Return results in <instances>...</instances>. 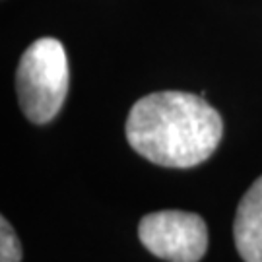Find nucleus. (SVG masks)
<instances>
[{
  "instance_id": "f257e3e1",
  "label": "nucleus",
  "mask_w": 262,
  "mask_h": 262,
  "mask_svg": "<svg viewBox=\"0 0 262 262\" xmlns=\"http://www.w3.org/2000/svg\"><path fill=\"white\" fill-rule=\"evenodd\" d=\"M224 134L220 113L204 97L158 92L138 99L126 119V140L142 158L187 169L206 161Z\"/></svg>"
},
{
  "instance_id": "f03ea898",
  "label": "nucleus",
  "mask_w": 262,
  "mask_h": 262,
  "mask_svg": "<svg viewBox=\"0 0 262 262\" xmlns=\"http://www.w3.org/2000/svg\"><path fill=\"white\" fill-rule=\"evenodd\" d=\"M68 58L62 43L41 37L21 55L16 74L19 107L31 122H49L64 103L68 94Z\"/></svg>"
},
{
  "instance_id": "7ed1b4c3",
  "label": "nucleus",
  "mask_w": 262,
  "mask_h": 262,
  "mask_svg": "<svg viewBox=\"0 0 262 262\" xmlns=\"http://www.w3.org/2000/svg\"><path fill=\"white\" fill-rule=\"evenodd\" d=\"M142 245L169 262H198L208 249V229L198 214L161 210L144 215L138 225Z\"/></svg>"
},
{
  "instance_id": "20e7f679",
  "label": "nucleus",
  "mask_w": 262,
  "mask_h": 262,
  "mask_svg": "<svg viewBox=\"0 0 262 262\" xmlns=\"http://www.w3.org/2000/svg\"><path fill=\"white\" fill-rule=\"evenodd\" d=\"M233 235L235 247L245 262H262V175L239 202Z\"/></svg>"
},
{
  "instance_id": "39448f33",
  "label": "nucleus",
  "mask_w": 262,
  "mask_h": 262,
  "mask_svg": "<svg viewBox=\"0 0 262 262\" xmlns=\"http://www.w3.org/2000/svg\"><path fill=\"white\" fill-rule=\"evenodd\" d=\"M21 260V245L6 217L0 220V262Z\"/></svg>"
}]
</instances>
